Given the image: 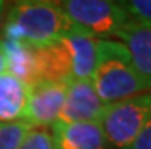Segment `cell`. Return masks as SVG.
<instances>
[{"mask_svg":"<svg viewBox=\"0 0 151 149\" xmlns=\"http://www.w3.org/2000/svg\"><path fill=\"white\" fill-rule=\"evenodd\" d=\"M73 32L83 31L54 0H15L3 26V40L46 47Z\"/></svg>","mask_w":151,"mask_h":149,"instance_id":"obj_1","label":"cell"},{"mask_svg":"<svg viewBox=\"0 0 151 149\" xmlns=\"http://www.w3.org/2000/svg\"><path fill=\"white\" fill-rule=\"evenodd\" d=\"M90 81L105 105L151 91L150 84L133 66L127 47L111 38L98 40L96 64Z\"/></svg>","mask_w":151,"mask_h":149,"instance_id":"obj_2","label":"cell"},{"mask_svg":"<svg viewBox=\"0 0 151 149\" xmlns=\"http://www.w3.org/2000/svg\"><path fill=\"white\" fill-rule=\"evenodd\" d=\"M79 31L99 40L118 37L133 20L124 8L110 0H54Z\"/></svg>","mask_w":151,"mask_h":149,"instance_id":"obj_3","label":"cell"},{"mask_svg":"<svg viewBox=\"0 0 151 149\" xmlns=\"http://www.w3.org/2000/svg\"><path fill=\"white\" fill-rule=\"evenodd\" d=\"M151 119V91L105 105L99 126L109 146L127 149Z\"/></svg>","mask_w":151,"mask_h":149,"instance_id":"obj_4","label":"cell"},{"mask_svg":"<svg viewBox=\"0 0 151 149\" xmlns=\"http://www.w3.org/2000/svg\"><path fill=\"white\" fill-rule=\"evenodd\" d=\"M69 82L40 81L29 87V99L22 120L32 128L52 126L58 120L67 94Z\"/></svg>","mask_w":151,"mask_h":149,"instance_id":"obj_5","label":"cell"},{"mask_svg":"<svg viewBox=\"0 0 151 149\" xmlns=\"http://www.w3.org/2000/svg\"><path fill=\"white\" fill-rule=\"evenodd\" d=\"M105 103L96 94L92 81H70L57 122L60 123H99Z\"/></svg>","mask_w":151,"mask_h":149,"instance_id":"obj_6","label":"cell"},{"mask_svg":"<svg viewBox=\"0 0 151 149\" xmlns=\"http://www.w3.org/2000/svg\"><path fill=\"white\" fill-rule=\"evenodd\" d=\"M54 149H109L99 123H60L52 125Z\"/></svg>","mask_w":151,"mask_h":149,"instance_id":"obj_7","label":"cell"},{"mask_svg":"<svg viewBox=\"0 0 151 149\" xmlns=\"http://www.w3.org/2000/svg\"><path fill=\"white\" fill-rule=\"evenodd\" d=\"M116 38L122 40L134 68L151 87V23L133 19Z\"/></svg>","mask_w":151,"mask_h":149,"instance_id":"obj_8","label":"cell"},{"mask_svg":"<svg viewBox=\"0 0 151 149\" xmlns=\"http://www.w3.org/2000/svg\"><path fill=\"white\" fill-rule=\"evenodd\" d=\"M67 50L72 81H90L96 64L98 38L84 32H73L61 38Z\"/></svg>","mask_w":151,"mask_h":149,"instance_id":"obj_9","label":"cell"},{"mask_svg":"<svg viewBox=\"0 0 151 149\" xmlns=\"http://www.w3.org/2000/svg\"><path fill=\"white\" fill-rule=\"evenodd\" d=\"M2 46L6 58L8 73L23 81L29 87L38 82V67H37V52L35 47L22 41L2 40Z\"/></svg>","mask_w":151,"mask_h":149,"instance_id":"obj_10","label":"cell"},{"mask_svg":"<svg viewBox=\"0 0 151 149\" xmlns=\"http://www.w3.org/2000/svg\"><path fill=\"white\" fill-rule=\"evenodd\" d=\"M29 99V85L11 73L0 75V122L22 120Z\"/></svg>","mask_w":151,"mask_h":149,"instance_id":"obj_11","label":"cell"},{"mask_svg":"<svg viewBox=\"0 0 151 149\" xmlns=\"http://www.w3.org/2000/svg\"><path fill=\"white\" fill-rule=\"evenodd\" d=\"M32 129L24 120L0 122V149H19Z\"/></svg>","mask_w":151,"mask_h":149,"instance_id":"obj_12","label":"cell"},{"mask_svg":"<svg viewBox=\"0 0 151 149\" xmlns=\"http://www.w3.org/2000/svg\"><path fill=\"white\" fill-rule=\"evenodd\" d=\"M19 149H54L52 145V135L47 129L34 128L26 135L23 143Z\"/></svg>","mask_w":151,"mask_h":149,"instance_id":"obj_13","label":"cell"},{"mask_svg":"<svg viewBox=\"0 0 151 149\" xmlns=\"http://www.w3.org/2000/svg\"><path fill=\"white\" fill-rule=\"evenodd\" d=\"M119 5L131 19L151 23V0H121Z\"/></svg>","mask_w":151,"mask_h":149,"instance_id":"obj_14","label":"cell"},{"mask_svg":"<svg viewBox=\"0 0 151 149\" xmlns=\"http://www.w3.org/2000/svg\"><path fill=\"white\" fill-rule=\"evenodd\" d=\"M127 149H151V119L145 123L139 135L133 140V143Z\"/></svg>","mask_w":151,"mask_h":149,"instance_id":"obj_15","label":"cell"},{"mask_svg":"<svg viewBox=\"0 0 151 149\" xmlns=\"http://www.w3.org/2000/svg\"><path fill=\"white\" fill-rule=\"evenodd\" d=\"M5 70H6V58H5V52H3L2 41H0V75L5 73Z\"/></svg>","mask_w":151,"mask_h":149,"instance_id":"obj_16","label":"cell"},{"mask_svg":"<svg viewBox=\"0 0 151 149\" xmlns=\"http://www.w3.org/2000/svg\"><path fill=\"white\" fill-rule=\"evenodd\" d=\"M6 3H8V0H0V26H2L3 17H5V11H6Z\"/></svg>","mask_w":151,"mask_h":149,"instance_id":"obj_17","label":"cell"},{"mask_svg":"<svg viewBox=\"0 0 151 149\" xmlns=\"http://www.w3.org/2000/svg\"><path fill=\"white\" fill-rule=\"evenodd\" d=\"M110 2H116V3H119V2H121V0H110Z\"/></svg>","mask_w":151,"mask_h":149,"instance_id":"obj_18","label":"cell"}]
</instances>
